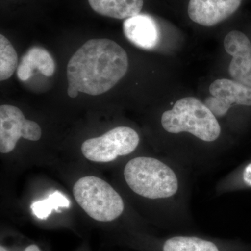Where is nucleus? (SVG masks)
<instances>
[{
    "label": "nucleus",
    "mask_w": 251,
    "mask_h": 251,
    "mask_svg": "<svg viewBox=\"0 0 251 251\" xmlns=\"http://www.w3.org/2000/svg\"><path fill=\"white\" fill-rule=\"evenodd\" d=\"M41 135L40 126L27 120L17 107L11 105L0 106V152H11L21 138L38 141Z\"/></svg>",
    "instance_id": "423d86ee"
},
{
    "label": "nucleus",
    "mask_w": 251,
    "mask_h": 251,
    "mask_svg": "<svg viewBox=\"0 0 251 251\" xmlns=\"http://www.w3.org/2000/svg\"><path fill=\"white\" fill-rule=\"evenodd\" d=\"M123 29L127 39L140 49H154L159 41L156 23L148 15L138 14L127 18L124 23Z\"/></svg>",
    "instance_id": "9d476101"
},
{
    "label": "nucleus",
    "mask_w": 251,
    "mask_h": 251,
    "mask_svg": "<svg viewBox=\"0 0 251 251\" xmlns=\"http://www.w3.org/2000/svg\"><path fill=\"white\" fill-rule=\"evenodd\" d=\"M46 77L52 76L55 71V64L50 54L44 48L34 46L23 56L17 69L18 79L29 80L34 69Z\"/></svg>",
    "instance_id": "9b49d317"
},
{
    "label": "nucleus",
    "mask_w": 251,
    "mask_h": 251,
    "mask_svg": "<svg viewBox=\"0 0 251 251\" xmlns=\"http://www.w3.org/2000/svg\"><path fill=\"white\" fill-rule=\"evenodd\" d=\"M0 251H8L6 250V249H5L4 247H0Z\"/></svg>",
    "instance_id": "6ab92c4d"
},
{
    "label": "nucleus",
    "mask_w": 251,
    "mask_h": 251,
    "mask_svg": "<svg viewBox=\"0 0 251 251\" xmlns=\"http://www.w3.org/2000/svg\"><path fill=\"white\" fill-rule=\"evenodd\" d=\"M226 52L232 57L229 73L234 80L251 87V43L242 31H230L224 39Z\"/></svg>",
    "instance_id": "6e6552de"
},
{
    "label": "nucleus",
    "mask_w": 251,
    "mask_h": 251,
    "mask_svg": "<svg viewBox=\"0 0 251 251\" xmlns=\"http://www.w3.org/2000/svg\"><path fill=\"white\" fill-rule=\"evenodd\" d=\"M78 91L75 90L74 87H70V86H69V87H68V95L71 98H75L78 95Z\"/></svg>",
    "instance_id": "f3484780"
},
{
    "label": "nucleus",
    "mask_w": 251,
    "mask_h": 251,
    "mask_svg": "<svg viewBox=\"0 0 251 251\" xmlns=\"http://www.w3.org/2000/svg\"><path fill=\"white\" fill-rule=\"evenodd\" d=\"M124 175L130 189L149 199L174 196L178 190L175 172L164 163L151 157L133 158L126 165Z\"/></svg>",
    "instance_id": "f03ea898"
},
{
    "label": "nucleus",
    "mask_w": 251,
    "mask_h": 251,
    "mask_svg": "<svg viewBox=\"0 0 251 251\" xmlns=\"http://www.w3.org/2000/svg\"><path fill=\"white\" fill-rule=\"evenodd\" d=\"M139 142V135L133 128L117 127L101 136L85 140L81 151L91 161L108 163L133 152Z\"/></svg>",
    "instance_id": "39448f33"
},
{
    "label": "nucleus",
    "mask_w": 251,
    "mask_h": 251,
    "mask_svg": "<svg viewBox=\"0 0 251 251\" xmlns=\"http://www.w3.org/2000/svg\"><path fill=\"white\" fill-rule=\"evenodd\" d=\"M126 52L108 39H90L68 63L69 86L79 92L97 96L111 90L126 74Z\"/></svg>",
    "instance_id": "f257e3e1"
},
{
    "label": "nucleus",
    "mask_w": 251,
    "mask_h": 251,
    "mask_svg": "<svg viewBox=\"0 0 251 251\" xmlns=\"http://www.w3.org/2000/svg\"><path fill=\"white\" fill-rule=\"evenodd\" d=\"M242 0H190L188 14L193 22L212 27L230 17Z\"/></svg>",
    "instance_id": "1a4fd4ad"
},
{
    "label": "nucleus",
    "mask_w": 251,
    "mask_h": 251,
    "mask_svg": "<svg viewBox=\"0 0 251 251\" xmlns=\"http://www.w3.org/2000/svg\"><path fill=\"white\" fill-rule=\"evenodd\" d=\"M211 96L204 104L216 117H223L234 104L251 105V87L234 80L218 79L209 87Z\"/></svg>",
    "instance_id": "0eeeda50"
},
{
    "label": "nucleus",
    "mask_w": 251,
    "mask_h": 251,
    "mask_svg": "<svg viewBox=\"0 0 251 251\" xmlns=\"http://www.w3.org/2000/svg\"><path fill=\"white\" fill-rule=\"evenodd\" d=\"M18 58L16 50L9 39L0 35V80H8L18 66Z\"/></svg>",
    "instance_id": "4468645a"
},
{
    "label": "nucleus",
    "mask_w": 251,
    "mask_h": 251,
    "mask_svg": "<svg viewBox=\"0 0 251 251\" xmlns=\"http://www.w3.org/2000/svg\"><path fill=\"white\" fill-rule=\"evenodd\" d=\"M97 14L115 19H127L140 14L144 0H88Z\"/></svg>",
    "instance_id": "f8f14e48"
},
{
    "label": "nucleus",
    "mask_w": 251,
    "mask_h": 251,
    "mask_svg": "<svg viewBox=\"0 0 251 251\" xmlns=\"http://www.w3.org/2000/svg\"><path fill=\"white\" fill-rule=\"evenodd\" d=\"M70 205L68 198L58 191L50 195L49 198L43 201L33 203L31 206L33 214L40 219H46L52 210L58 211L59 208H68Z\"/></svg>",
    "instance_id": "2eb2a0df"
},
{
    "label": "nucleus",
    "mask_w": 251,
    "mask_h": 251,
    "mask_svg": "<svg viewBox=\"0 0 251 251\" xmlns=\"http://www.w3.org/2000/svg\"><path fill=\"white\" fill-rule=\"evenodd\" d=\"M74 198L87 215L100 222H110L123 213L125 204L120 195L100 178H80L73 188Z\"/></svg>",
    "instance_id": "20e7f679"
},
{
    "label": "nucleus",
    "mask_w": 251,
    "mask_h": 251,
    "mask_svg": "<svg viewBox=\"0 0 251 251\" xmlns=\"http://www.w3.org/2000/svg\"><path fill=\"white\" fill-rule=\"evenodd\" d=\"M24 251H41V250L36 245H30L26 248Z\"/></svg>",
    "instance_id": "a211bd4d"
},
{
    "label": "nucleus",
    "mask_w": 251,
    "mask_h": 251,
    "mask_svg": "<svg viewBox=\"0 0 251 251\" xmlns=\"http://www.w3.org/2000/svg\"><path fill=\"white\" fill-rule=\"evenodd\" d=\"M163 251H220L211 241L196 237L177 236L165 242Z\"/></svg>",
    "instance_id": "ddd939ff"
},
{
    "label": "nucleus",
    "mask_w": 251,
    "mask_h": 251,
    "mask_svg": "<svg viewBox=\"0 0 251 251\" xmlns=\"http://www.w3.org/2000/svg\"><path fill=\"white\" fill-rule=\"evenodd\" d=\"M161 125L168 133L188 132L206 142L215 141L221 134L215 115L205 104L194 97L178 100L171 110L163 114Z\"/></svg>",
    "instance_id": "7ed1b4c3"
},
{
    "label": "nucleus",
    "mask_w": 251,
    "mask_h": 251,
    "mask_svg": "<svg viewBox=\"0 0 251 251\" xmlns=\"http://www.w3.org/2000/svg\"><path fill=\"white\" fill-rule=\"evenodd\" d=\"M243 179L248 186H251V163L246 167L243 174Z\"/></svg>",
    "instance_id": "dca6fc26"
}]
</instances>
